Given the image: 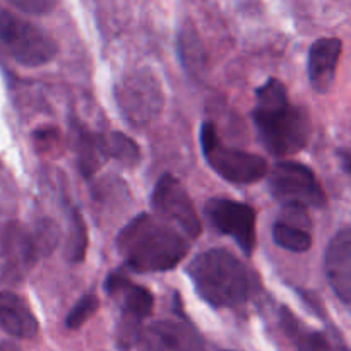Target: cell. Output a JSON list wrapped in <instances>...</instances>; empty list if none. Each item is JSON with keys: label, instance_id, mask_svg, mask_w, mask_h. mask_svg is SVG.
<instances>
[{"label": "cell", "instance_id": "1", "mask_svg": "<svg viewBox=\"0 0 351 351\" xmlns=\"http://www.w3.org/2000/svg\"><path fill=\"white\" fill-rule=\"evenodd\" d=\"M117 249L127 266L137 273L170 271L187 256V235L160 216L139 215L117 237Z\"/></svg>", "mask_w": 351, "mask_h": 351}, {"label": "cell", "instance_id": "2", "mask_svg": "<svg viewBox=\"0 0 351 351\" xmlns=\"http://www.w3.org/2000/svg\"><path fill=\"white\" fill-rule=\"evenodd\" d=\"M254 123L261 143L274 156L298 153L311 136L307 112L302 106L291 105L283 82L273 77L257 89Z\"/></svg>", "mask_w": 351, "mask_h": 351}, {"label": "cell", "instance_id": "3", "mask_svg": "<svg viewBox=\"0 0 351 351\" xmlns=\"http://www.w3.org/2000/svg\"><path fill=\"white\" fill-rule=\"evenodd\" d=\"M199 297L216 308L243 305L254 291V276L245 264L225 249L199 254L187 267Z\"/></svg>", "mask_w": 351, "mask_h": 351}, {"label": "cell", "instance_id": "4", "mask_svg": "<svg viewBox=\"0 0 351 351\" xmlns=\"http://www.w3.org/2000/svg\"><path fill=\"white\" fill-rule=\"evenodd\" d=\"M0 45L24 67H41L53 60L58 50L47 31L9 10H0Z\"/></svg>", "mask_w": 351, "mask_h": 351}, {"label": "cell", "instance_id": "5", "mask_svg": "<svg viewBox=\"0 0 351 351\" xmlns=\"http://www.w3.org/2000/svg\"><path fill=\"white\" fill-rule=\"evenodd\" d=\"M202 154L209 167L221 178L232 184H254L267 175V163L264 158L247 151L225 146L213 123H204L201 129Z\"/></svg>", "mask_w": 351, "mask_h": 351}, {"label": "cell", "instance_id": "6", "mask_svg": "<svg viewBox=\"0 0 351 351\" xmlns=\"http://www.w3.org/2000/svg\"><path fill=\"white\" fill-rule=\"evenodd\" d=\"M269 189L285 206L322 208L328 201L314 171L295 161H281L271 170Z\"/></svg>", "mask_w": 351, "mask_h": 351}, {"label": "cell", "instance_id": "7", "mask_svg": "<svg viewBox=\"0 0 351 351\" xmlns=\"http://www.w3.org/2000/svg\"><path fill=\"white\" fill-rule=\"evenodd\" d=\"M106 293L119 298L122 308V322L119 329L120 348H130L139 339V328L153 311L154 298L149 290L134 285L123 274H112L105 285Z\"/></svg>", "mask_w": 351, "mask_h": 351}, {"label": "cell", "instance_id": "8", "mask_svg": "<svg viewBox=\"0 0 351 351\" xmlns=\"http://www.w3.org/2000/svg\"><path fill=\"white\" fill-rule=\"evenodd\" d=\"M117 101L130 125L144 127L160 115L163 96L153 75L147 72H134L120 81Z\"/></svg>", "mask_w": 351, "mask_h": 351}, {"label": "cell", "instance_id": "9", "mask_svg": "<svg viewBox=\"0 0 351 351\" xmlns=\"http://www.w3.org/2000/svg\"><path fill=\"white\" fill-rule=\"evenodd\" d=\"M151 202L161 219L173 225L189 239H195L201 235L202 225L197 211L192 204V199L189 197L184 185L170 173L163 175L154 185Z\"/></svg>", "mask_w": 351, "mask_h": 351}, {"label": "cell", "instance_id": "10", "mask_svg": "<svg viewBox=\"0 0 351 351\" xmlns=\"http://www.w3.org/2000/svg\"><path fill=\"white\" fill-rule=\"evenodd\" d=\"M209 223L223 235L237 242L245 256H252L256 249V211L249 204L230 199H211L206 204Z\"/></svg>", "mask_w": 351, "mask_h": 351}, {"label": "cell", "instance_id": "11", "mask_svg": "<svg viewBox=\"0 0 351 351\" xmlns=\"http://www.w3.org/2000/svg\"><path fill=\"white\" fill-rule=\"evenodd\" d=\"M43 245L36 232L24 228L19 223H9L2 232L3 280L17 283L34 267Z\"/></svg>", "mask_w": 351, "mask_h": 351}, {"label": "cell", "instance_id": "12", "mask_svg": "<svg viewBox=\"0 0 351 351\" xmlns=\"http://www.w3.org/2000/svg\"><path fill=\"white\" fill-rule=\"evenodd\" d=\"M139 351H204V343L192 326L180 321H158L137 339Z\"/></svg>", "mask_w": 351, "mask_h": 351}, {"label": "cell", "instance_id": "13", "mask_svg": "<svg viewBox=\"0 0 351 351\" xmlns=\"http://www.w3.org/2000/svg\"><path fill=\"white\" fill-rule=\"evenodd\" d=\"M324 269L336 297L351 311V228L331 240L326 250Z\"/></svg>", "mask_w": 351, "mask_h": 351}, {"label": "cell", "instance_id": "14", "mask_svg": "<svg viewBox=\"0 0 351 351\" xmlns=\"http://www.w3.org/2000/svg\"><path fill=\"white\" fill-rule=\"evenodd\" d=\"M341 50L343 43L338 38H321L311 47L307 60L308 81L321 95L328 93L335 82Z\"/></svg>", "mask_w": 351, "mask_h": 351}, {"label": "cell", "instance_id": "15", "mask_svg": "<svg viewBox=\"0 0 351 351\" xmlns=\"http://www.w3.org/2000/svg\"><path fill=\"white\" fill-rule=\"evenodd\" d=\"M305 209L304 206H287V218L273 226L274 242L290 252L302 254L312 247L311 219Z\"/></svg>", "mask_w": 351, "mask_h": 351}, {"label": "cell", "instance_id": "16", "mask_svg": "<svg viewBox=\"0 0 351 351\" xmlns=\"http://www.w3.org/2000/svg\"><path fill=\"white\" fill-rule=\"evenodd\" d=\"M38 329L40 326L26 300L12 291H0V331L14 338L31 339Z\"/></svg>", "mask_w": 351, "mask_h": 351}, {"label": "cell", "instance_id": "17", "mask_svg": "<svg viewBox=\"0 0 351 351\" xmlns=\"http://www.w3.org/2000/svg\"><path fill=\"white\" fill-rule=\"evenodd\" d=\"M280 317L285 332L290 336L298 351H341L329 341L324 332L305 328L288 308H281Z\"/></svg>", "mask_w": 351, "mask_h": 351}, {"label": "cell", "instance_id": "18", "mask_svg": "<svg viewBox=\"0 0 351 351\" xmlns=\"http://www.w3.org/2000/svg\"><path fill=\"white\" fill-rule=\"evenodd\" d=\"M99 149L105 151L108 156L122 161L125 165H136L139 161V147L130 137L123 136L120 132L110 134L108 137L101 141Z\"/></svg>", "mask_w": 351, "mask_h": 351}, {"label": "cell", "instance_id": "19", "mask_svg": "<svg viewBox=\"0 0 351 351\" xmlns=\"http://www.w3.org/2000/svg\"><path fill=\"white\" fill-rule=\"evenodd\" d=\"M86 249H88V232H86L84 219L77 211H74L71 221V237L67 243V259L74 264L82 263Z\"/></svg>", "mask_w": 351, "mask_h": 351}, {"label": "cell", "instance_id": "20", "mask_svg": "<svg viewBox=\"0 0 351 351\" xmlns=\"http://www.w3.org/2000/svg\"><path fill=\"white\" fill-rule=\"evenodd\" d=\"M98 297L93 293L84 295L77 304L72 307V311L69 312L67 319H65V326L69 329H79L89 317L95 315V312L98 311Z\"/></svg>", "mask_w": 351, "mask_h": 351}, {"label": "cell", "instance_id": "21", "mask_svg": "<svg viewBox=\"0 0 351 351\" xmlns=\"http://www.w3.org/2000/svg\"><path fill=\"white\" fill-rule=\"evenodd\" d=\"M77 151L81 170L88 177L89 173H93L96 170V146L95 139L82 129H79L77 132Z\"/></svg>", "mask_w": 351, "mask_h": 351}, {"label": "cell", "instance_id": "22", "mask_svg": "<svg viewBox=\"0 0 351 351\" xmlns=\"http://www.w3.org/2000/svg\"><path fill=\"white\" fill-rule=\"evenodd\" d=\"M7 2H10L16 9L23 10V12L40 16V14L50 12L57 0H7Z\"/></svg>", "mask_w": 351, "mask_h": 351}, {"label": "cell", "instance_id": "23", "mask_svg": "<svg viewBox=\"0 0 351 351\" xmlns=\"http://www.w3.org/2000/svg\"><path fill=\"white\" fill-rule=\"evenodd\" d=\"M0 351H21L19 346L12 341H0Z\"/></svg>", "mask_w": 351, "mask_h": 351}, {"label": "cell", "instance_id": "24", "mask_svg": "<svg viewBox=\"0 0 351 351\" xmlns=\"http://www.w3.org/2000/svg\"><path fill=\"white\" fill-rule=\"evenodd\" d=\"M345 168H346V171L351 175V156H345Z\"/></svg>", "mask_w": 351, "mask_h": 351}]
</instances>
